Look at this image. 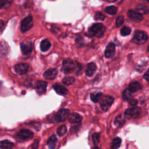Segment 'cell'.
Segmentation results:
<instances>
[{
	"label": "cell",
	"instance_id": "60d3db41",
	"mask_svg": "<svg viewBox=\"0 0 149 149\" xmlns=\"http://www.w3.org/2000/svg\"><path fill=\"white\" fill-rule=\"evenodd\" d=\"M148 51L149 53V45H148Z\"/></svg>",
	"mask_w": 149,
	"mask_h": 149
},
{
	"label": "cell",
	"instance_id": "83f0119b",
	"mask_svg": "<svg viewBox=\"0 0 149 149\" xmlns=\"http://www.w3.org/2000/svg\"><path fill=\"white\" fill-rule=\"evenodd\" d=\"M136 10L138 12H139L141 14H146V13L149 12V10L148 9V8L144 6V5H139L137 7Z\"/></svg>",
	"mask_w": 149,
	"mask_h": 149
},
{
	"label": "cell",
	"instance_id": "52a82bcc",
	"mask_svg": "<svg viewBox=\"0 0 149 149\" xmlns=\"http://www.w3.org/2000/svg\"><path fill=\"white\" fill-rule=\"evenodd\" d=\"M141 113V108L138 107H135L127 109L125 112V117L128 119L136 118Z\"/></svg>",
	"mask_w": 149,
	"mask_h": 149
},
{
	"label": "cell",
	"instance_id": "f35d334b",
	"mask_svg": "<svg viewBox=\"0 0 149 149\" xmlns=\"http://www.w3.org/2000/svg\"><path fill=\"white\" fill-rule=\"evenodd\" d=\"M3 25H4L3 21L1 20V32L3 31Z\"/></svg>",
	"mask_w": 149,
	"mask_h": 149
},
{
	"label": "cell",
	"instance_id": "9a60e30c",
	"mask_svg": "<svg viewBox=\"0 0 149 149\" xmlns=\"http://www.w3.org/2000/svg\"><path fill=\"white\" fill-rule=\"evenodd\" d=\"M97 70V66L94 62H91L87 66L86 69V75L89 77H91L93 76L94 73Z\"/></svg>",
	"mask_w": 149,
	"mask_h": 149
},
{
	"label": "cell",
	"instance_id": "5bb4252c",
	"mask_svg": "<svg viewBox=\"0 0 149 149\" xmlns=\"http://www.w3.org/2000/svg\"><path fill=\"white\" fill-rule=\"evenodd\" d=\"M15 72L19 75H23L26 73L29 69V65L27 64L22 63L19 64L15 66L14 67Z\"/></svg>",
	"mask_w": 149,
	"mask_h": 149
},
{
	"label": "cell",
	"instance_id": "603a6c76",
	"mask_svg": "<svg viewBox=\"0 0 149 149\" xmlns=\"http://www.w3.org/2000/svg\"><path fill=\"white\" fill-rule=\"evenodd\" d=\"M121 144V139L119 137H116L113 139L111 146V149H118Z\"/></svg>",
	"mask_w": 149,
	"mask_h": 149
},
{
	"label": "cell",
	"instance_id": "8992f818",
	"mask_svg": "<svg viewBox=\"0 0 149 149\" xmlns=\"http://www.w3.org/2000/svg\"><path fill=\"white\" fill-rule=\"evenodd\" d=\"M33 133L28 129H22L16 135V139L18 140L22 141L27 139H32L33 137Z\"/></svg>",
	"mask_w": 149,
	"mask_h": 149
},
{
	"label": "cell",
	"instance_id": "44dd1931",
	"mask_svg": "<svg viewBox=\"0 0 149 149\" xmlns=\"http://www.w3.org/2000/svg\"><path fill=\"white\" fill-rule=\"evenodd\" d=\"M0 146L2 149H12L14 147V144L11 141L5 140L1 141Z\"/></svg>",
	"mask_w": 149,
	"mask_h": 149
},
{
	"label": "cell",
	"instance_id": "f1b7e54d",
	"mask_svg": "<svg viewBox=\"0 0 149 149\" xmlns=\"http://www.w3.org/2000/svg\"><path fill=\"white\" fill-rule=\"evenodd\" d=\"M67 132V128L65 125H62L60 126L57 129V134L60 136H64Z\"/></svg>",
	"mask_w": 149,
	"mask_h": 149
},
{
	"label": "cell",
	"instance_id": "2e32d148",
	"mask_svg": "<svg viewBox=\"0 0 149 149\" xmlns=\"http://www.w3.org/2000/svg\"><path fill=\"white\" fill-rule=\"evenodd\" d=\"M82 119H83V117L80 115L75 113H72L68 117L69 121L71 124L80 123L82 121Z\"/></svg>",
	"mask_w": 149,
	"mask_h": 149
},
{
	"label": "cell",
	"instance_id": "277c9868",
	"mask_svg": "<svg viewBox=\"0 0 149 149\" xmlns=\"http://www.w3.org/2000/svg\"><path fill=\"white\" fill-rule=\"evenodd\" d=\"M33 26V16L30 15L25 18L21 22V29L23 33H25L29 30Z\"/></svg>",
	"mask_w": 149,
	"mask_h": 149
},
{
	"label": "cell",
	"instance_id": "d6986e66",
	"mask_svg": "<svg viewBox=\"0 0 149 149\" xmlns=\"http://www.w3.org/2000/svg\"><path fill=\"white\" fill-rule=\"evenodd\" d=\"M57 142V138L55 135H53L47 141V146L51 149H54Z\"/></svg>",
	"mask_w": 149,
	"mask_h": 149
},
{
	"label": "cell",
	"instance_id": "b9f144b4",
	"mask_svg": "<svg viewBox=\"0 0 149 149\" xmlns=\"http://www.w3.org/2000/svg\"><path fill=\"white\" fill-rule=\"evenodd\" d=\"M147 1L148 3H149V0H147Z\"/></svg>",
	"mask_w": 149,
	"mask_h": 149
},
{
	"label": "cell",
	"instance_id": "8fae6325",
	"mask_svg": "<svg viewBox=\"0 0 149 149\" xmlns=\"http://www.w3.org/2000/svg\"><path fill=\"white\" fill-rule=\"evenodd\" d=\"M115 53V47L114 43H109L106 48L105 50V57L107 58H112Z\"/></svg>",
	"mask_w": 149,
	"mask_h": 149
},
{
	"label": "cell",
	"instance_id": "4dcf8cb0",
	"mask_svg": "<svg viewBox=\"0 0 149 149\" xmlns=\"http://www.w3.org/2000/svg\"><path fill=\"white\" fill-rule=\"evenodd\" d=\"M106 16L100 12H97L95 15V19L96 21H104Z\"/></svg>",
	"mask_w": 149,
	"mask_h": 149
},
{
	"label": "cell",
	"instance_id": "ac0fdd59",
	"mask_svg": "<svg viewBox=\"0 0 149 149\" xmlns=\"http://www.w3.org/2000/svg\"><path fill=\"white\" fill-rule=\"evenodd\" d=\"M142 88V86L139 82H133L129 84L128 89L132 92H136L140 90H141Z\"/></svg>",
	"mask_w": 149,
	"mask_h": 149
},
{
	"label": "cell",
	"instance_id": "74e56055",
	"mask_svg": "<svg viewBox=\"0 0 149 149\" xmlns=\"http://www.w3.org/2000/svg\"><path fill=\"white\" fill-rule=\"evenodd\" d=\"M106 1H107L108 2H110V3H115L117 1V0H106Z\"/></svg>",
	"mask_w": 149,
	"mask_h": 149
},
{
	"label": "cell",
	"instance_id": "1f68e13d",
	"mask_svg": "<svg viewBox=\"0 0 149 149\" xmlns=\"http://www.w3.org/2000/svg\"><path fill=\"white\" fill-rule=\"evenodd\" d=\"M125 122V121L122 118V116L118 115L115 119V124L117 126H120Z\"/></svg>",
	"mask_w": 149,
	"mask_h": 149
},
{
	"label": "cell",
	"instance_id": "f546056e",
	"mask_svg": "<svg viewBox=\"0 0 149 149\" xmlns=\"http://www.w3.org/2000/svg\"><path fill=\"white\" fill-rule=\"evenodd\" d=\"M12 3V0H1V8H8Z\"/></svg>",
	"mask_w": 149,
	"mask_h": 149
},
{
	"label": "cell",
	"instance_id": "7c38bea8",
	"mask_svg": "<svg viewBox=\"0 0 149 149\" xmlns=\"http://www.w3.org/2000/svg\"><path fill=\"white\" fill-rule=\"evenodd\" d=\"M57 74H58L57 69L56 68H51L45 71V72L43 74V76L46 79L53 80L57 77Z\"/></svg>",
	"mask_w": 149,
	"mask_h": 149
},
{
	"label": "cell",
	"instance_id": "6da1fadb",
	"mask_svg": "<svg viewBox=\"0 0 149 149\" xmlns=\"http://www.w3.org/2000/svg\"><path fill=\"white\" fill-rule=\"evenodd\" d=\"M106 31V27L103 23H98L93 25L89 30V33L96 37L100 38L103 37Z\"/></svg>",
	"mask_w": 149,
	"mask_h": 149
},
{
	"label": "cell",
	"instance_id": "7a4b0ae2",
	"mask_svg": "<svg viewBox=\"0 0 149 149\" xmlns=\"http://www.w3.org/2000/svg\"><path fill=\"white\" fill-rule=\"evenodd\" d=\"M114 100V97L110 95H103L100 99V105L104 111H107L111 107Z\"/></svg>",
	"mask_w": 149,
	"mask_h": 149
},
{
	"label": "cell",
	"instance_id": "4316f807",
	"mask_svg": "<svg viewBox=\"0 0 149 149\" xmlns=\"http://www.w3.org/2000/svg\"><path fill=\"white\" fill-rule=\"evenodd\" d=\"M131 29L128 26H124L121 30V34L122 36H126L130 34L131 33Z\"/></svg>",
	"mask_w": 149,
	"mask_h": 149
},
{
	"label": "cell",
	"instance_id": "e575fe53",
	"mask_svg": "<svg viewBox=\"0 0 149 149\" xmlns=\"http://www.w3.org/2000/svg\"><path fill=\"white\" fill-rule=\"evenodd\" d=\"M129 103L130 105H131V106H135V105H136L137 103V100H136V99H133V98H132V99H130V100H129Z\"/></svg>",
	"mask_w": 149,
	"mask_h": 149
},
{
	"label": "cell",
	"instance_id": "ab89813d",
	"mask_svg": "<svg viewBox=\"0 0 149 149\" xmlns=\"http://www.w3.org/2000/svg\"><path fill=\"white\" fill-rule=\"evenodd\" d=\"M93 149H99V148H98V147H96V146H95V147H94L93 148Z\"/></svg>",
	"mask_w": 149,
	"mask_h": 149
},
{
	"label": "cell",
	"instance_id": "7402d4cb",
	"mask_svg": "<svg viewBox=\"0 0 149 149\" xmlns=\"http://www.w3.org/2000/svg\"><path fill=\"white\" fill-rule=\"evenodd\" d=\"M133 93L129 89H125L122 94V98L124 101H129L133 97Z\"/></svg>",
	"mask_w": 149,
	"mask_h": 149
},
{
	"label": "cell",
	"instance_id": "836d02e7",
	"mask_svg": "<svg viewBox=\"0 0 149 149\" xmlns=\"http://www.w3.org/2000/svg\"><path fill=\"white\" fill-rule=\"evenodd\" d=\"M124 22V18L122 16H119L117 18L116 20V26L117 27L121 26Z\"/></svg>",
	"mask_w": 149,
	"mask_h": 149
},
{
	"label": "cell",
	"instance_id": "cb8c5ba5",
	"mask_svg": "<svg viewBox=\"0 0 149 149\" xmlns=\"http://www.w3.org/2000/svg\"><path fill=\"white\" fill-rule=\"evenodd\" d=\"M102 92H98L97 93H92L91 94V95H90L91 100L94 103H97L99 100H100V99L102 97Z\"/></svg>",
	"mask_w": 149,
	"mask_h": 149
},
{
	"label": "cell",
	"instance_id": "ffe728a7",
	"mask_svg": "<svg viewBox=\"0 0 149 149\" xmlns=\"http://www.w3.org/2000/svg\"><path fill=\"white\" fill-rule=\"evenodd\" d=\"M51 46V44L48 40L44 39L43 40L40 44V49L41 51L43 52H45L48 51V49L50 48Z\"/></svg>",
	"mask_w": 149,
	"mask_h": 149
},
{
	"label": "cell",
	"instance_id": "d4e9b609",
	"mask_svg": "<svg viewBox=\"0 0 149 149\" xmlns=\"http://www.w3.org/2000/svg\"><path fill=\"white\" fill-rule=\"evenodd\" d=\"M105 11L106 13L108 14L109 15H114L117 14V12L118 11V9L117 7H115L114 6H109V7H107L106 8Z\"/></svg>",
	"mask_w": 149,
	"mask_h": 149
},
{
	"label": "cell",
	"instance_id": "484cf974",
	"mask_svg": "<svg viewBox=\"0 0 149 149\" xmlns=\"http://www.w3.org/2000/svg\"><path fill=\"white\" fill-rule=\"evenodd\" d=\"M75 79L73 77H66L63 79L62 83L66 86H69L75 83Z\"/></svg>",
	"mask_w": 149,
	"mask_h": 149
},
{
	"label": "cell",
	"instance_id": "5b68a950",
	"mask_svg": "<svg viewBox=\"0 0 149 149\" xmlns=\"http://www.w3.org/2000/svg\"><path fill=\"white\" fill-rule=\"evenodd\" d=\"M75 69V65L71 59H66L63 61L62 71L65 74L72 73Z\"/></svg>",
	"mask_w": 149,
	"mask_h": 149
},
{
	"label": "cell",
	"instance_id": "d6a6232c",
	"mask_svg": "<svg viewBox=\"0 0 149 149\" xmlns=\"http://www.w3.org/2000/svg\"><path fill=\"white\" fill-rule=\"evenodd\" d=\"M92 138H93V141L94 142V144H97L100 141V134L98 133H95L92 136Z\"/></svg>",
	"mask_w": 149,
	"mask_h": 149
},
{
	"label": "cell",
	"instance_id": "8d00e7d4",
	"mask_svg": "<svg viewBox=\"0 0 149 149\" xmlns=\"http://www.w3.org/2000/svg\"><path fill=\"white\" fill-rule=\"evenodd\" d=\"M144 78L145 80L149 81V70L144 75Z\"/></svg>",
	"mask_w": 149,
	"mask_h": 149
},
{
	"label": "cell",
	"instance_id": "4fadbf2b",
	"mask_svg": "<svg viewBox=\"0 0 149 149\" xmlns=\"http://www.w3.org/2000/svg\"><path fill=\"white\" fill-rule=\"evenodd\" d=\"M47 83L44 81H38L36 82L35 89L36 90L37 93L38 94H43L45 93L47 90Z\"/></svg>",
	"mask_w": 149,
	"mask_h": 149
},
{
	"label": "cell",
	"instance_id": "3957f363",
	"mask_svg": "<svg viewBox=\"0 0 149 149\" xmlns=\"http://www.w3.org/2000/svg\"><path fill=\"white\" fill-rule=\"evenodd\" d=\"M148 40V36L146 32L141 30L135 32L133 38V42L137 44L142 45L145 44Z\"/></svg>",
	"mask_w": 149,
	"mask_h": 149
},
{
	"label": "cell",
	"instance_id": "e0dca14e",
	"mask_svg": "<svg viewBox=\"0 0 149 149\" xmlns=\"http://www.w3.org/2000/svg\"><path fill=\"white\" fill-rule=\"evenodd\" d=\"M53 88L58 94L65 95L68 93V90L67 89V88L60 84H54Z\"/></svg>",
	"mask_w": 149,
	"mask_h": 149
},
{
	"label": "cell",
	"instance_id": "30bf717a",
	"mask_svg": "<svg viewBox=\"0 0 149 149\" xmlns=\"http://www.w3.org/2000/svg\"><path fill=\"white\" fill-rule=\"evenodd\" d=\"M128 16L132 21L135 22H140L143 19L141 14L133 10H129L128 12Z\"/></svg>",
	"mask_w": 149,
	"mask_h": 149
},
{
	"label": "cell",
	"instance_id": "ba28073f",
	"mask_svg": "<svg viewBox=\"0 0 149 149\" xmlns=\"http://www.w3.org/2000/svg\"><path fill=\"white\" fill-rule=\"evenodd\" d=\"M70 111L68 109H61L60 110L56 115V120L58 122L65 121L69 115Z\"/></svg>",
	"mask_w": 149,
	"mask_h": 149
},
{
	"label": "cell",
	"instance_id": "d590c367",
	"mask_svg": "<svg viewBox=\"0 0 149 149\" xmlns=\"http://www.w3.org/2000/svg\"><path fill=\"white\" fill-rule=\"evenodd\" d=\"M38 143H39V141L38 140H36L34 142V143L32 144V148L33 149H37L38 148Z\"/></svg>",
	"mask_w": 149,
	"mask_h": 149
},
{
	"label": "cell",
	"instance_id": "9c48e42d",
	"mask_svg": "<svg viewBox=\"0 0 149 149\" xmlns=\"http://www.w3.org/2000/svg\"><path fill=\"white\" fill-rule=\"evenodd\" d=\"M21 49L22 53L25 56L30 55L33 50V44L30 41L21 43Z\"/></svg>",
	"mask_w": 149,
	"mask_h": 149
}]
</instances>
